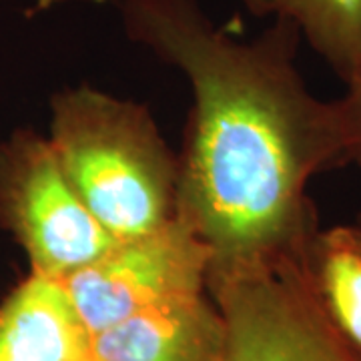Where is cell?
I'll use <instances>...</instances> for the list:
<instances>
[{
	"instance_id": "12",
	"label": "cell",
	"mask_w": 361,
	"mask_h": 361,
	"mask_svg": "<svg viewBox=\"0 0 361 361\" xmlns=\"http://www.w3.org/2000/svg\"><path fill=\"white\" fill-rule=\"evenodd\" d=\"M357 225H360V227H361V217H360V221H357Z\"/></svg>"
},
{
	"instance_id": "9",
	"label": "cell",
	"mask_w": 361,
	"mask_h": 361,
	"mask_svg": "<svg viewBox=\"0 0 361 361\" xmlns=\"http://www.w3.org/2000/svg\"><path fill=\"white\" fill-rule=\"evenodd\" d=\"M249 13L289 20L343 80L361 65V0H243Z\"/></svg>"
},
{
	"instance_id": "1",
	"label": "cell",
	"mask_w": 361,
	"mask_h": 361,
	"mask_svg": "<svg viewBox=\"0 0 361 361\" xmlns=\"http://www.w3.org/2000/svg\"><path fill=\"white\" fill-rule=\"evenodd\" d=\"M115 2L130 39L191 80L177 215L209 245V267L307 253L319 231L307 185L348 159L336 103L315 99L295 68L299 28L277 18L239 42L195 0Z\"/></svg>"
},
{
	"instance_id": "7",
	"label": "cell",
	"mask_w": 361,
	"mask_h": 361,
	"mask_svg": "<svg viewBox=\"0 0 361 361\" xmlns=\"http://www.w3.org/2000/svg\"><path fill=\"white\" fill-rule=\"evenodd\" d=\"M89 343L61 281L30 273L0 305V361H82Z\"/></svg>"
},
{
	"instance_id": "6",
	"label": "cell",
	"mask_w": 361,
	"mask_h": 361,
	"mask_svg": "<svg viewBox=\"0 0 361 361\" xmlns=\"http://www.w3.org/2000/svg\"><path fill=\"white\" fill-rule=\"evenodd\" d=\"M89 353L99 361H225L227 325L205 293L175 297L92 334Z\"/></svg>"
},
{
	"instance_id": "2",
	"label": "cell",
	"mask_w": 361,
	"mask_h": 361,
	"mask_svg": "<svg viewBox=\"0 0 361 361\" xmlns=\"http://www.w3.org/2000/svg\"><path fill=\"white\" fill-rule=\"evenodd\" d=\"M49 141L85 205L115 239L153 231L177 215L179 161L139 104L89 87L61 92Z\"/></svg>"
},
{
	"instance_id": "10",
	"label": "cell",
	"mask_w": 361,
	"mask_h": 361,
	"mask_svg": "<svg viewBox=\"0 0 361 361\" xmlns=\"http://www.w3.org/2000/svg\"><path fill=\"white\" fill-rule=\"evenodd\" d=\"M345 82L348 94L334 103L341 127L345 159L348 163H353L361 169V65Z\"/></svg>"
},
{
	"instance_id": "8",
	"label": "cell",
	"mask_w": 361,
	"mask_h": 361,
	"mask_svg": "<svg viewBox=\"0 0 361 361\" xmlns=\"http://www.w3.org/2000/svg\"><path fill=\"white\" fill-rule=\"evenodd\" d=\"M311 281L337 331L361 357V227L317 231L307 251Z\"/></svg>"
},
{
	"instance_id": "3",
	"label": "cell",
	"mask_w": 361,
	"mask_h": 361,
	"mask_svg": "<svg viewBox=\"0 0 361 361\" xmlns=\"http://www.w3.org/2000/svg\"><path fill=\"white\" fill-rule=\"evenodd\" d=\"M207 291L227 325L225 361H361L323 310L307 253L213 265Z\"/></svg>"
},
{
	"instance_id": "11",
	"label": "cell",
	"mask_w": 361,
	"mask_h": 361,
	"mask_svg": "<svg viewBox=\"0 0 361 361\" xmlns=\"http://www.w3.org/2000/svg\"><path fill=\"white\" fill-rule=\"evenodd\" d=\"M82 361H99V360H94V357H92V355H90V353H89V355H87V357H85V360H82Z\"/></svg>"
},
{
	"instance_id": "4",
	"label": "cell",
	"mask_w": 361,
	"mask_h": 361,
	"mask_svg": "<svg viewBox=\"0 0 361 361\" xmlns=\"http://www.w3.org/2000/svg\"><path fill=\"white\" fill-rule=\"evenodd\" d=\"M0 223L25 247L30 273L54 281L116 241L80 199L51 141L30 130L0 145Z\"/></svg>"
},
{
	"instance_id": "5",
	"label": "cell",
	"mask_w": 361,
	"mask_h": 361,
	"mask_svg": "<svg viewBox=\"0 0 361 361\" xmlns=\"http://www.w3.org/2000/svg\"><path fill=\"white\" fill-rule=\"evenodd\" d=\"M211 259L209 245L175 215L153 231L116 239L61 283L92 336L161 301L205 293Z\"/></svg>"
}]
</instances>
